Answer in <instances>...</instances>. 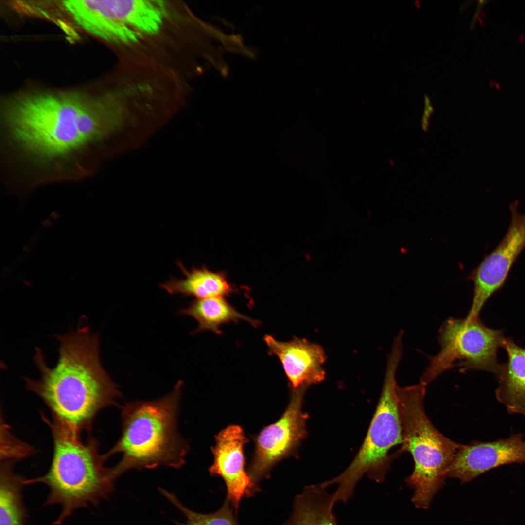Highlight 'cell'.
Listing matches in <instances>:
<instances>
[{"mask_svg":"<svg viewBox=\"0 0 525 525\" xmlns=\"http://www.w3.org/2000/svg\"><path fill=\"white\" fill-rule=\"evenodd\" d=\"M63 5L83 29L109 43L133 45L143 39L139 34L113 17L104 0H65Z\"/></svg>","mask_w":525,"mask_h":525,"instance_id":"13","label":"cell"},{"mask_svg":"<svg viewBox=\"0 0 525 525\" xmlns=\"http://www.w3.org/2000/svg\"><path fill=\"white\" fill-rule=\"evenodd\" d=\"M503 332L486 326L479 318L450 317L441 326L438 340L441 350L429 357V363L420 378L427 385L443 372L454 367L460 372L482 370L496 373L498 348L502 346Z\"/></svg>","mask_w":525,"mask_h":525,"instance_id":"7","label":"cell"},{"mask_svg":"<svg viewBox=\"0 0 525 525\" xmlns=\"http://www.w3.org/2000/svg\"><path fill=\"white\" fill-rule=\"evenodd\" d=\"M13 462L1 463L0 525H25L27 517L21 493L25 479L14 473Z\"/></svg>","mask_w":525,"mask_h":525,"instance_id":"18","label":"cell"},{"mask_svg":"<svg viewBox=\"0 0 525 525\" xmlns=\"http://www.w3.org/2000/svg\"><path fill=\"white\" fill-rule=\"evenodd\" d=\"M402 355H388L384 382L379 402L363 444L356 455L341 474L319 484L338 488L332 493L335 503H346L353 496L356 484L365 474L378 483L385 481L392 460L400 454L389 455L391 449L402 444L403 438L397 396L396 373Z\"/></svg>","mask_w":525,"mask_h":525,"instance_id":"6","label":"cell"},{"mask_svg":"<svg viewBox=\"0 0 525 525\" xmlns=\"http://www.w3.org/2000/svg\"><path fill=\"white\" fill-rule=\"evenodd\" d=\"M242 429L230 425L216 437L212 448L214 462L209 471L213 475L221 477L227 489V499L235 513L244 498L253 496L259 490L244 468L243 447L247 442Z\"/></svg>","mask_w":525,"mask_h":525,"instance_id":"11","label":"cell"},{"mask_svg":"<svg viewBox=\"0 0 525 525\" xmlns=\"http://www.w3.org/2000/svg\"><path fill=\"white\" fill-rule=\"evenodd\" d=\"M182 387L179 380L163 397L122 406L121 435L103 455L106 460L121 454L120 460L112 467L116 478L131 469L179 468L184 465L189 446L177 427Z\"/></svg>","mask_w":525,"mask_h":525,"instance_id":"3","label":"cell"},{"mask_svg":"<svg viewBox=\"0 0 525 525\" xmlns=\"http://www.w3.org/2000/svg\"><path fill=\"white\" fill-rule=\"evenodd\" d=\"M519 433L491 442L473 441L463 445L450 465L447 477L469 482L484 472L501 466L525 463V440Z\"/></svg>","mask_w":525,"mask_h":525,"instance_id":"10","label":"cell"},{"mask_svg":"<svg viewBox=\"0 0 525 525\" xmlns=\"http://www.w3.org/2000/svg\"><path fill=\"white\" fill-rule=\"evenodd\" d=\"M127 109L111 94L38 92L9 98L1 111L3 165L28 191L88 176L97 150L124 125Z\"/></svg>","mask_w":525,"mask_h":525,"instance_id":"1","label":"cell"},{"mask_svg":"<svg viewBox=\"0 0 525 525\" xmlns=\"http://www.w3.org/2000/svg\"><path fill=\"white\" fill-rule=\"evenodd\" d=\"M51 429L53 453L49 470L44 475L25 479V485L42 483L50 492L45 505L59 504L61 511L53 525H60L77 509L98 506L114 490L117 479L112 467L104 465L99 443L92 437L84 441L80 434L72 431L42 415Z\"/></svg>","mask_w":525,"mask_h":525,"instance_id":"4","label":"cell"},{"mask_svg":"<svg viewBox=\"0 0 525 525\" xmlns=\"http://www.w3.org/2000/svg\"><path fill=\"white\" fill-rule=\"evenodd\" d=\"M177 265L184 274V278H172L160 284L161 288L170 294L204 299L224 298L235 291V289L222 273L213 272L205 268H194L188 271L179 261Z\"/></svg>","mask_w":525,"mask_h":525,"instance_id":"15","label":"cell"},{"mask_svg":"<svg viewBox=\"0 0 525 525\" xmlns=\"http://www.w3.org/2000/svg\"><path fill=\"white\" fill-rule=\"evenodd\" d=\"M56 339L60 342L56 364L50 367L36 348L34 361L40 378L25 377L26 387L43 400L52 420L80 434L91 429L101 410L117 405L122 394L101 363L98 333L85 326Z\"/></svg>","mask_w":525,"mask_h":525,"instance_id":"2","label":"cell"},{"mask_svg":"<svg viewBox=\"0 0 525 525\" xmlns=\"http://www.w3.org/2000/svg\"><path fill=\"white\" fill-rule=\"evenodd\" d=\"M427 385L397 387L403 443L399 450L410 453L414 469L405 482L414 490L416 508L428 509L444 485L449 468L463 445L452 441L435 427L426 414L424 399Z\"/></svg>","mask_w":525,"mask_h":525,"instance_id":"5","label":"cell"},{"mask_svg":"<svg viewBox=\"0 0 525 525\" xmlns=\"http://www.w3.org/2000/svg\"><path fill=\"white\" fill-rule=\"evenodd\" d=\"M179 313L190 316L198 322V326L193 331V333L209 330L220 335L222 325L230 322L237 323L241 320L248 322L254 327L261 324L260 321L238 312L224 298L197 299L181 309Z\"/></svg>","mask_w":525,"mask_h":525,"instance_id":"17","label":"cell"},{"mask_svg":"<svg viewBox=\"0 0 525 525\" xmlns=\"http://www.w3.org/2000/svg\"><path fill=\"white\" fill-rule=\"evenodd\" d=\"M307 389L293 391L281 417L264 428L257 437L249 474L254 482L267 477L273 465L295 449L307 436L308 415L302 409Z\"/></svg>","mask_w":525,"mask_h":525,"instance_id":"9","label":"cell"},{"mask_svg":"<svg viewBox=\"0 0 525 525\" xmlns=\"http://www.w3.org/2000/svg\"><path fill=\"white\" fill-rule=\"evenodd\" d=\"M264 340L269 354L276 355L281 362L292 391L308 388L325 379L323 365L327 357L320 345L297 337L282 342L265 335Z\"/></svg>","mask_w":525,"mask_h":525,"instance_id":"12","label":"cell"},{"mask_svg":"<svg viewBox=\"0 0 525 525\" xmlns=\"http://www.w3.org/2000/svg\"><path fill=\"white\" fill-rule=\"evenodd\" d=\"M158 490L185 517V523L175 521L177 525H239L233 513L234 510L227 498L216 511L203 514L186 508L174 494L165 489L159 488Z\"/></svg>","mask_w":525,"mask_h":525,"instance_id":"19","label":"cell"},{"mask_svg":"<svg viewBox=\"0 0 525 525\" xmlns=\"http://www.w3.org/2000/svg\"><path fill=\"white\" fill-rule=\"evenodd\" d=\"M517 200L510 203L511 221L508 231L496 247L486 255L466 277L473 284L472 304L466 319L479 318L485 303L506 282L511 269L525 248V213L518 210Z\"/></svg>","mask_w":525,"mask_h":525,"instance_id":"8","label":"cell"},{"mask_svg":"<svg viewBox=\"0 0 525 525\" xmlns=\"http://www.w3.org/2000/svg\"><path fill=\"white\" fill-rule=\"evenodd\" d=\"M502 346L507 353L508 361L499 365L495 373L499 384L496 398L509 413L525 416V349L508 338H504Z\"/></svg>","mask_w":525,"mask_h":525,"instance_id":"14","label":"cell"},{"mask_svg":"<svg viewBox=\"0 0 525 525\" xmlns=\"http://www.w3.org/2000/svg\"><path fill=\"white\" fill-rule=\"evenodd\" d=\"M319 484L304 487L294 498L291 516L283 525H338L332 494Z\"/></svg>","mask_w":525,"mask_h":525,"instance_id":"16","label":"cell"}]
</instances>
